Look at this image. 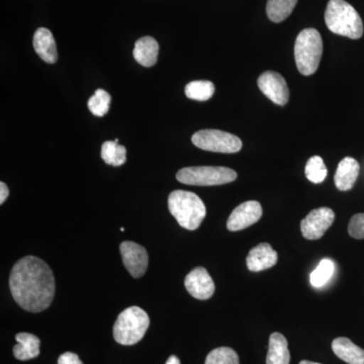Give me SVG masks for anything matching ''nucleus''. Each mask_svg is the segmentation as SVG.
Listing matches in <instances>:
<instances>
[{
  "label": "nucleus",
  "instance_id": "f257e3e1",
  "mask_svg": "<svg viewBox=\"0 0 364 364\" xmlns=\"http://www.w3.org/2000/svg\"><path fill=\"white\" fill-rule=\"evenodd\" d=\"M9 287L14 301L23 310L43 312L54 299V274L44 260L26 256L14 264L9 277Z\"/></svg>",
  "mask_w": 364,
  "mask_h": 364
},
{
  "label": "nucleus",
  "instance_id": "f03ea898",
  "mask_svg": "<svg viewBox=\"0 0 364 364\" xmlns=\"http://www.w3.org/2000/svg\"><path fill=\"white\" fill-rule=\"evenodd\" d=\"M327 28L336 35L352 40L363 36V23L358 11L345 0H330L325 11Z\"/></svg>",
  "mask_w": 364,
  "mask_h": 364
},
{
  "label": "nucleus",
  "instance_id": "7ed1b4c3",
  "mask_svg": "<svg viewBox=\"0 0 364 364\" xmlns=\"http://www.w3.org/2000/svg\"><path fill=\"white\" fill-rule=\"evenodd\" d=\"M168 208L177 223L191 231L198 229L207 215L205 203L200 196L191 191H172L168 198Z\"/></svg>",
  "mask_w": 364,
  "mask_h": 364
},
{
  "label": "nucleus",
  "instance_id": "20e7f679",
  "mask_svg": "<svg viewBox=\"0 0 364 364\" xmlns=\"http://www.w3.org/2000/svg\"><path fill=\"white\" fill-rule=\"evenodd\" d=\"M323 54V41L315 28L301 31L294 43V60L303 75L316 73Z\"/></svg>",
  "mask_w": 364,
  "mask_h": 364
},
{
  "label": "nucleus",
  "instance_id": "39448f33",
  "mask_svg": "<svg viewBox=\"0 0 364 364\" xmlns=\"http://www.w3.org/2000/svg\"><path fill=\"white\" fill-rule=\"evenodd\" d=\"M150 326L148 314L139 308L130 306L117 317L114 326V338L122 345H134L143 339Z\"/></svg>",
  "mask_w": 364,
  "mask_h": 364
},
{
  "label": "nucleus",
  "instance_id": "423d86ee",
  "mask_svg": "<svg viewBox=\"0 0 364 364\" xmlns=\"http://www.w3.org/2000/svg\"><path fill=\"white\" fill-rule=\"evenodd\" d=\"M177 181L188 186H222L236 181L233 169L221 166L186 167L177 172Z\"/></svg>",
  "mask_w": 364,
  "mask_h": 364
},
{
  "label": "nucleus",
  "instance_id": "0eeeda50",
  "mask_svg": "<svg viewBox=\"0 0 364 364\" xmlns=\"http://www.w3.org/2000/svg\"><path fill=\"white\" fill-rule=\"evenodd\" d=\"M191 142L200 149L210 152L232 153L242 149V141L233 134L220 130H202L191 136Z\"/></svg>",
  "mask_w": 364,
  "mask_h": 364
},
{
  "label": "nucleus",
  "instance_id": "6e6552de",
  "mask_svg": "<svg viewBox=\"0 0 364 364\" xmlns=\"http://www.w3.org/2000/svg\"><path fill=\"white\" fill-rule=\"evenodd\" d=\"M334 212L329 208L313 210L301 223V231L304 238L318 240L322 238L334 223Z\"/></svg>",
  "mask_w": 364,
  "mask_h": 364
},
{
  "label": "nucleus",
  "instance_id": "1a4fd4ad",
  "mask_svg": "<svg viewBox=\"0 0 364 364\" xmlns=\"http://www.w3.org/2000/svg\"><path fill=\"white\" fill-rule=\"evenodd\" d=\"M257 83L261 92L275 105L284 107L289 102V86L284 76L280 75L277 72H264L258 78Z\"/></svg>",
  "mask_w": 364,
  "mask_h": 364
},
{
  "label": "nucleus",
  "instance_id": "9d476101",
  "mask_svg": "<svg viewBox=\"0 0 364 364\" xmlns=\"http://www.w3.org/2000/svg\"><path fill=\"white\" fill-rule=\"evenodd\" d=\"M124 267L135 279L145 274L149 263L147 251L135 242L124 241L119 246Z\"/></svg>",
  "mask_w": 364,
  "mask_h": 364
},
{
  "label": "nucleus",
  "instance_id": "9b49d317",
  "mask_svg": "<svg viewBox=\"0 0 364 364\" xmlns=\"http://www.w3.org/2000/svg\"><path fill=\"white\" fill-rule=\"evenodd\" d=\"M261 215L262 207L259 203L248 200L241 203L230 215L227 222L228 230L232 232L241 231L259 221Z\"/></svg>",
  "mask_w": 364,
  "mask_h": 364
},
{
  "label": "nucleus",
  "instance_id": "f8f14e48",
  "mask_svg": "<svg viewBox=\"0 0 364 364\" xmlns=\"http://www.w3.org/2000/svg\"><path fill=\"white\" fill-rule=\"evenodd\" d=\"M184 286L191 296L200 301L212 298L215 289L214 280L203 267H196L189 272L184 279Z\"/></svg>",
  "mask_w": 364,
  "mask_h": 364
},
{
  "label": "nucleus",
  "instance_id": "ddd939ff",
  "mask_svg": "<svg viewBox=\"0 0 364 364\" xmlns=\"http://www.w3.org/2000/svg\"><path fill=\"white\" fill-rule=\"evenodd\" d=\"M277 253L268 243H260L251 249L246 259L248 269L258 272L272 268L277 264Z\"/></svg>",
  "mask_w": 364,
  "mask_h": 364
},
{
  "label": "nucleus",
  "instance_id": "4468645a",
  "mask_svg": "<svg viewBox=\"0 0 364 364\" xmlns=\"http://www.w3.org/2000/svg\"><path fill=\"white\" fill-rule=\"evenodd\" d=\"M33 49L41 59L49 64L56 63L58 60L56 42L48 28H40L33 35Z\"/></svg>",
  "mask_w": 364,
  "mask_h": 364
},
{
  "label": "nucleus",
  "instance_id": "2eb2a0df",
  "mask_svg": "<svg viewBox=\"0 0 364 364\" xmlns=\"http://www.w3.org/2000/svg\"><path fill=\"white\" fill-rule=\"evenodd\" d=\"M360 165L354 158L345 157L340 161L335 173L334 181L336 188L341 191H349L358 181Z\"/></svg>",
  "mask_w": 364,
  "mask_h": 364
},
{
  "label": "nucleus",
  "instance_id": "dca6fc26",
  "mask_svg": "<svg viewBox=\"0 0 364 364\" xmlns=\"http://www.w3.org/2000/svg\"><path fill=\"white\" fill-rule=\"evenodd\" d=\"M159 54V45L152 37H143L136 41L134 48V58L144 67H152L156 64Z\"/></svg>",
  "mask_w": 364,
  "mask_h": 364
},
{
  "label": "nucleus",
  "instance_id": "f3484780",
  "mask_svg": "<svg viewBox=\"0 0 364 364\" xmlns=\"http://www.w3.org/2000/svg\"><path fill=\"white\" fill-rule=\"evenodd\" d=\"M332 350L337 358L348 364H364V350L351 340L339 337L333 340Z\"/></svg>",
  "mask_w": 364,
  "mask_h": 364
},
{
  "label": "nucleus",
  "instance_id": "a211bd4d",
  "mask_svg": "<svg viewBox=\"0 0 364 364\" xmlns=\"http://www.w3.org/2000/svg\"><path fill=\"white\" fill-rule=\"evenodd\" d=\"M16 340L18 344L14 345V355L18 360L26 361L38 358L40 354V339L30 333H18Z\"/></svg>",
  "mask_w": 364,
  "mask_h": 364
},
{
  "label": "nucleus",
  "instance_id": "6ab92c4d",
  "mask_svg": "<svg viewBox=\"0 0 364 364\" xmlns=\"http://www.w3.org/2000/svg\"><path fill=\"white\" fill-rule=\"evenodd\" d=\"M291 354L286 337L280 333H272L269 337V347L267 364H289Z\"/></svg>",
  "mask_w": 364,
  "mask_h": 364
},
{
  "label": "nucleus",
  "instance_id": "aec40b11",
  "mask_svg": "<svg viewBox=\"0 0 364 364\" xmlns=\"http://www.w3.org/2000/svg\"><path fill=\"white\" fill-rule=\"evenodd\" d=\"M298 4V0H268L267 14L273 23H282L287 20Z\"/></svg>",
  "mask_w": 364,
  "mask_h": 364
},
{
  "label": "nucleus",
  "instance_id": "412c9836",
  "mask_svg": "<svg viewBox=\"0 0 364 364\" xmlns=\"http://www.w3.org/2000/svg\"><path fill=\"white\" fill-rule=\"evenodd\" d=\"M102 158L107 164L116 167L121 166L127 160L126 148L114 141H107L102 145Z\"/></svg>",
  "mask_w": 364,
  "mask_h": 364
},
{
  "label": "nucleus",
  "instance_id": "4be33fe9",
  "mask_svg": "<svg viewBox=\"0 0 364 364\" xmlns=\"http://www.w3.org/2000/svg\"><path fill=\"white\" fill-rule=\"evenodd\" d=\"M214 83L208 80L191 81L186 86V95L191 100L205 102L215 93Z\"/></svg>",
  "mask_w": 364,
  "mask_h": 364
},
{
  "label": "nucleus",
  "instance_id": "5701e85b",
  "mask_svg": "<svg viewBox=\"0 0 364 364\" xmlns=\"http://www.w3.org/2000/svg\"><path fill=\"white\" fill-rule=\"evenodd\" d=\"M334 273L335 263L330 259H323L311 273V284L316 289H321L330 282Z\"/></svg>",
  "mask_w": 364,
  "mask_h": 364
},
{
  "label": "nucleus",
  "instance_id": "b1692460",
  "mask_svg": "<svg viewBox=\"0 0 364 364\" xmlns=\"http://www.w3.org/2000/svg\"><path fill=\"white\" fill-rule=\"evenodd\" d=\"M305 173L306 178L313 183L318 184L325 181L328 170L324 160L320 156H313L306 162Z\"/></svg>",
  "mask_w": 364,
  "mask_h": 364
},
{
  "label": "nucleus",
  "instance_id": "393cba45",
  "mask_svg": "<svg viewBox=\"0 0 364 364\" xmlns=\"http://www.w3.org/2000/svg\"><path fill=\"white\" fill-rule=\"evenodd\" d=\"M111 100L109 93L100 88L88 100V109L95 116L104 117L109 112Z\"/></svg>",
  "mask_w": 364,
  "mask_h": 364
},
{
  "label": "nucleus",
  "instance_id": "a878e982",
  "mask_svg": "<svg viewBox=\"0 0 364 364\" xmlns=\"http://www.w3.org/2000/svg\"><path fill=\"white\" fill-rule=\"evenodd\" d=\"M205 364H239V356L229 347H220L208 353Z\"/></svg>",
  "mask_w": 364,
  "mask_h": 364
},
{
  "label": "nucleus",
  "instance_id": "bb28decb",
  "mask_svg": "<svg viewBox=\"0 0 364 364\" xmlns=\"http://www.w3.org/2000/svg\"><path fill=\"white\" fill-rule=\"evenodd\" d=\"M348 233L352 238L364 239V214H358L351 218Z\"/></svg>",
  "mask_w": 364,
  "mask_h": 364
},
{
  "label": "nucleus",
  "instance_id": "cd10ccee",
  "mask_svg": "<svg viewBox=\"0 0 364 364\" xmlns=\"http://www.w3.org/2000/svg\"><path fill=\"white\" fill-rule=\"evenodd\" d=\"M58 364H83V363L79 359L77 354L73 352H65L60 355Z\"/></svg>",
  "mask_w": 364,
  "mask_h": 364
},
{
  "label": "nucleus",
  "instance_id": "c85d7f7f",
  "mask_svg": "<svg viewBox=\"0 0 364 364\" xmlns=\"http://www.w3.org/2000/svg\"><path fill=\"white\" fill-rule=\"evenodd\" d=\"M9 188L4 182H0V203L6 202V198H9Z\"/></svg>",
  "mask_w": 364,
  "mask_h": 364
},
{
  "label": "nucleus",
  "instance_id": "c756f323",
  "mask_svg": "<svg viewBox=\"0 0 364 364\" xmlns=\"http://www.w3.org/2000/svg\"><path fill=\"white\" fill-rule=\"evenodd\" d=\"M165 364H181V360L176 355H171Z\"/></svg>",
  "mask_w": 364,
  "mask_h": 364
},
{
  "label": "nucleus",
  "instance_id": "7c9ffc66",
  "mask_svg": "<svg viewBox=\"0 0 364 364\" xmlns=\"http://www.w3.org/2000/svg\"><path fill=\"white\" fill-rule=\"evenodd\" d=\"M299 364H320L317 363H312V361H308V360H303L299 363Z\"/></svg>",
  "mask_w": 364,
  "mask_h": 364
},
{
  "label": "nucleus",
  "instance_id": "2f4dec72",
  "mask_svg": "<svg viewBox=\"0 0 364 364\" xmlns=\"http://www.w3.org/2000/svg\"><path fill=\"white\" fill-rule=\"evenodd\" d=\"M114 142H116V143H119V139H116V140H114Z\"/></svg>",
  "mask_w": 364,
  "mask_h": 364
}]
</instances>
